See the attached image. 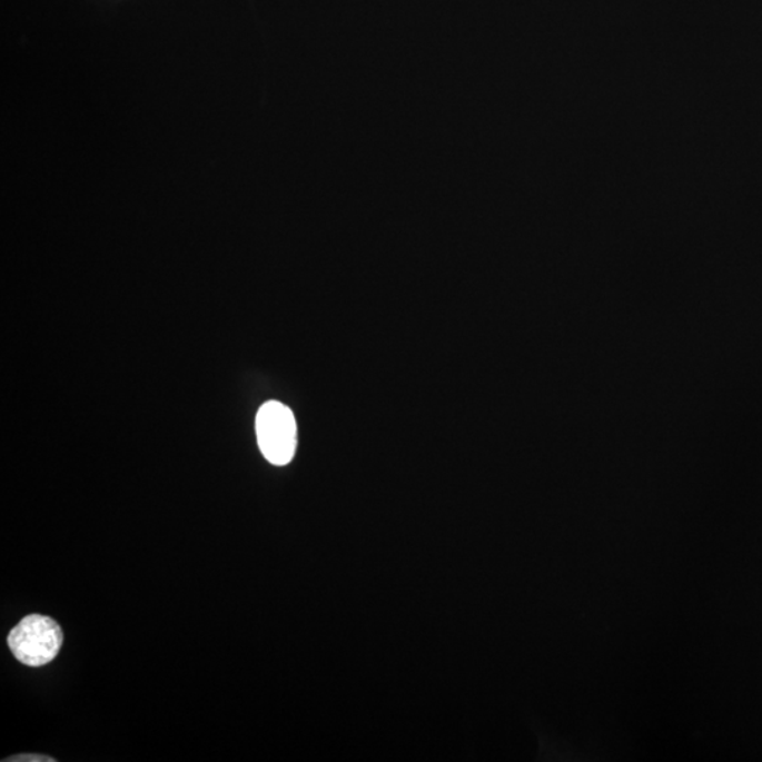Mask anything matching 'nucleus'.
<instances>
[{
	"instance_id": "obj_1",
	"label": "nucleus",
	"mask_w": 762,
	"mask_h": 762,
	"mask_svg": "<svg viewBox=\"0 0 762 762\" xmlns=\"http://www.w3.org/2000/svg\"><path fill=\"white\" fill-rule=\"evenodd\" d=\"M62 641L65 634L56 620L31 614L10 632L8 644L14 659L22 664L43 666L59 655Z\"/></svg>"
},
{
	"instance_id": "obj_2",
	"label": "nucleus",
	"mask_w": 762,
	"mask_h": 762,
	"mask_svg": "<svg viewBox=\"0 0 762 762\" xmlns=\"http://www.w3.org/2000/svg\"><path fill=\"white\" fill-rule=\"evenodd\" d=\"M256 434L261 454L271 465L290 464L297 449V423L290 408L278 402L263 404Z\"/></svg>"
},
{
	"instance_id": "obj_3",
	"label": "nucleus",
	"mask_w": 762,
	"mask_h": 762,
	"mask_svg": "<svg viewBox=\"0 0 762 762\" xmlns=\"http://www.w3.org/2000/svg\"><path fill=\"white\" fill-rule=\"evenodd\" d=\"M7 762H56L51 756L39 755V754H20L10 756V759L4 760Z\"/></svg>"
}]
</instances>
